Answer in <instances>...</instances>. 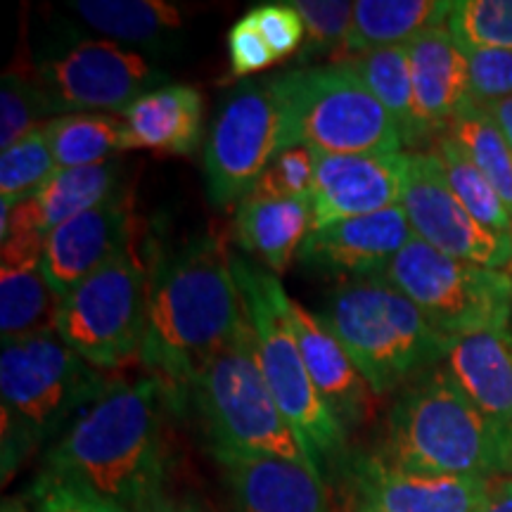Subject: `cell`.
<instances>
[{
  "label": "cell",
  "mask_w": 512,
  "mask_h": 512,
  "mask_svg": "<svg viewBox=\"0 0 512 512\" xmlns=\"http://www.w3.org/2000/svg\"><path fill=\"white\" fill-rule=\"evenodd\" d=\"M147 328L138 361L181 408L209 361L247 320L226 242L200 233L155 252Z\"/></svg>",
  "instance_id": "obj_1"
},
{
  "label": "cell",
  "mask_w": 512,
  "mask_h": 512,
  "mask_svg": "<svg viewBox=\"0 0 512 512\" xmlns=\"http://www.w3.org/2000/svg\"><path fill=\"white\" fill-rule=\"evenodd\" d=\"M174 408L176 401L157 377H117L48 446L43 470L133 512L164 491V427Z\"/></svg>",
  "instance_id": "obj_2"
},
{
  "label": "cell",
  "mask_w": 512,
  "mask_h": 512,
  "mask_svg": "<svg viewBox=\"0 0 512 512\" xmlns=\"http://www.w3.org/2000/svg\"><path fill=\"white\" fill-rule=\"evenodd\" d=\"M380 456L420 475L498 477L508 467V427L479 411L437 366L415 375L396 396Z\"/></svg>",
  "instance_id": "obj_3"
},
{
  "label": "cell",
  "mask_w": 512,
  "mask_h": 512,
  "mask_svg": "<svg viewBox=\"0 0 512 512\" xmlns=\"http://www.w3.org/2000/svg\"><path fill=\"white\" fill-rule=\"evenodd\" d=\"M112 377L69 349L55 328L3 342V479L41 444H53Z\"/></svg>",
  "instance_id": "obj_4"
},
{
  "label": "cell",
  "mask_w": 512,
  "mask_h": 512,
  "mask_svg": "<svg viewBox=\"0 0 512 512\" xmlns=\"http://www.w3.org/2000/svg\"><path fill=\"white\" fill-rule=\"evenodd\" d=\"M318 316L375 396L392 394L415 375L437 368L453 342L387 275L344 280Z\"/></svg>",
  "instance_id": "obj_5"
},
{
  "label": "cell",
  "mask_w": 512,
  "mask_h": 512,
  "mask_svg": "<svg viewBox=\"0 0 512 512\" xmlns=\"http://www.w3.org/2000/svg\"><path fill=\"white\" fill-rule=\"evenodd\" d=\"M188 399L195 401L214 456H271L316 470L302 439L268 389L249 318L211 358L192 384Z\"/></svg>",
  "instance_id": "obj_6"
},
{
  "label": "cell",
  "mask_w": 512,
  "mask_h": 512,
  "mask_svg": "<svg viewBox=\"0 0 512 512\" xmlns=\"http://www.w3.org/2000/svg\"><path fill=\"white\" fill-rule=\"evenodd\" d=\"M230 259L245 299L249 325L256 337V356L268 389L302 439L320 477L325 479L347 463V432L320 399L316 384L306 370L297 339L271 292V271H261L245 256L233 252Z\"/></svg>",
  "instance_id": "obj_7"
},
{
  "label": "cell",
  "mask_w": 512,
  "mask_h": 512,
  "mask_svg": "<svg viewBox=\"0 0 512 512\" xmlns=\"http://www.w3.org/2000/svg\"><path fill=\"white\" fill-rule=\"evenodd\" d=\"M273 79L283 98L290 147L304 145L323 155L401 152L399 124L349 64L299 67Z\"/></svg>",
  "instance_id": "obj_8"
},
{
  "label": "cell",
  "mask_w": 512,
  "mask_h": 512,
  "mask_svg": "<svg viewBox=\"0 0 512 512\" xmlns=\"http://www.w3.org/2000/svg\"><path fill=\"white\" fill-rule=\"evenodd\" d=\"M150 304V271L136 242L64 294L53 328L100 370L140 358Z\"/></svg>",
  "instance_id": "obj_9"
},
{
  "label": "cell",
  "mask_w": 512,
  "mask_h": 512,
  "mask_svg": "<svg viewBox=\"0 0 512 512\" xmlns=\"http://www.w3.org/2000/svg\"><path fill=\"white\" fill-rule=\"evenodd\" d=\"M384 275L448 337L508 330L512 320V273L453 259L420 238L396 254Z\"/></svg>",
  "instance_id": "obj_10"
},
{
  "label": "cell",
  "mask_w": 512,
  "mask_h": 512,
  "mask_svg": "<svg viewBox=\"0 0 512 512\" xmlns=\"http://www.w3.org/2000/svg\"><path fill=\"white\" fill-rule=\"evenodd\" d=\"M283 150H290V143L275 79L247 81L230 91L204 143L209 202L238 204Z\"/></svg>",
  "instance_id": "obj_11"
},
{
  "label": "cell",
  "mask_w": 512,
  "mask_h": 512,
  "mask_svg": "<svg viewBox=\"0 0 512 512\" xmlns=\"http://www.w3.org/2000/svg\"><path fill=\"white\" fill-rule=\"evenodd\" d=\"M36 72L60 114H124L138 98L169 81V74L145 53L107 38L62 43L38 62Z\"/></svg>",
  "instance_id": "obj_12"
},
{
  "label": "cell",
  "mask_w": 512,
  "mask_h": 512,
  "mask_svg": "<svg viewBox=\"0 0 512 512\" xmlns=\"http://www.w3.org/2000/svg\"><path fill=\"white\" fill-rule=\"evenodd\" d=\"M401 207L415 238L437 252L470 264L512 271V240L491 233L465 209L432 152H408Z\"/></svg>",
  "instance_id": "obj_13"
},
{
  "label": "cell",
  "mask_w": 512,
  "mask_h": 512,
  "mask_svg": "<svg viewBox=\"0 0 512 512\" xmlns=\"http://www.w3.org/2000/svg\"><path fill=\"white\" fill-rule=\"evenodd\" d=\"M131 242H136V214L133 192L124 185L105 202L50 230L43 245V273L57 297H64Z\"/></svg>",
  "instance_id": "obj_14"
},
{
  "label": "cell",
  "mask_w": 512,
  "mask_h": 512,
  "mask_svg": "<svg viewBox=\"0 0 512 512\" xmlns=\"http://www.w3.org/2000/svg\"><path fill=\"white\" fill-rule=\"evenodd\" d=\"M342 472L358 505L373 512H475L491 482V477L408 472L380 453L349 456Z\"/></svg>",
  "instance_id": "obj_15"
},
{
  "label": "cell",
  "mask_w": 512,
  "mask_h": 512,
  "mask_svg": "<svg viewBox=\"0 0 512 512\" xmlns=\"http://www.w3.org/2000/svg\"><path fill=\"white\" fill-rule=\"evenodd\" d=\"M406 169L408 155L403 152H316V183L311 190L313 230L401 204Z\"/></svg>",
  "instance_id": "obj_16"
},
{
  "label": "cell",
  "mask_w": 512,
  "mask_h": 512,
  "mask_svg": "<svg viewBox=\"0 0 512 512\" xmlns=\"http://www.w3.org/2000/svg\"><path fill=\"white\" fill-rule=\"evenodd\" d=\"M415 238L401 204L311 230L299 261L311 271L370 278L384 275L396 254Z\"/></svg>",
  "instance_id": "obj_17"
},
{
  "label": "cell",
  "mask_w": 512,
  "mask_h": 512,
  "mask_svg": "<svg viewBox=\"0 0 512 512\" xmlns=\"http://www.w3.org/2000/svg\"><path fill=\"white\" fill-rule=\"evenodd\" d=\"M271 292L280 311H283L287 325H290L294 339H297L306 370L316 384L320 399L339 420L344 432L354 430L358 422L366 418L370 394H373L368 382L358 373L335 332L320 320V316L304 309L297 299H292L275 273H271Z\"/></svg>",
  "instance_id": "obj_18"
},
{
  "label": "cell",
  "mask_w": 512,
  "mask_h": 512,
  "mask_svg": "<svg viewBox=\"0 0 512 512\" xmlns=\"http://www.w3.org/2000/svg\"><path fill=\"white\" fill-rule=\"evenodd\" d=\"M228 512H330L325 479L309 465L271 456H214Z\"/></svg>",
  "instance_id": "obj_19"
},
{
  "label": "cell",
  "mask_w": 512,
  "mask_h": 512,
  "mask_svg": "<svg viewBox=\"0 0 512 512\" xmlns=\"http://www.w3.org/2000/svg\"><path fill=\"white\" fill-rule=\"evenodd\" d=\"M406 48L411 57L418 145L434 143L470 102V60L446 27L425 31Z\"/></svg>",
  "instance_id": "obj_20"
},
{
  "label": "cell",
  "mask_w": 512,
  "mask_h": 512,
  "mask_svg": "<svg viewBox=\"0 0 512 512\" xmlns=\"http://www.w3.org/2000/svg\"><path fill=\"white\" fill-rule=\"evenodd\" d=\"M124 185V166L119 159L93 166H74V169L57 166L29 200L12 207L10 230L3 240H8L10 235L46 238L50 230L105 202Z\"/></svg>",
  "instance_id": "obj_21"
},
{
  "label": "cell",
  "mask_w": 512,
  "mask_h": 512,
  "mask_svg": "<svg viewBox=\"0 0 512 512\" xmlns=\"http://www.w3.org/2000/svg\"><path fill=\"white\" fill-rule=\"evenodd\" d=\"M202 114L204 98L195 86H159L121 114L124 152L147 150L155 155H192L200 145Z\"/></svg>",
  "instance_id": "obj_22"
},
{
  "label": "cell",
  "mask_w": 512,
  "mask_h": 512,
  "mask_svg": "<svg viewBox=\"0 0 512 512\" xmlns=\"http://www.w3.org/2000/svg\"><path fill=\"white\" fill-rule=\"evenodd\" d=\"M313 230L311 197H261L249 192L235 204L233 240L242 252L259 259L268 271L280 275L290 268L294 254Z\"/></svg>",
  "instance_id": "obj_23"
},
{
  "label": "cell",
  "mask_w": 512,
  "mask_h": 512,
  "mask_svg": "<svg viewBox=\"0 0 512 512\" xmlns=\"http://www.w3.org/2000/svg\"><path fill=\"white\" fill-rule=\"evenodd\" d=\"M446 370L479 411L512 425V332L486 330L453 337Z\"/></svg>",
  "instance_id": "obj_24"
},
{
  "label": "cell",
  "mask_w": 512,
  "mask_h": 512,
  "mask_svg": "<svg viewBox=\"0 0 512 512\" xmlns=\"http://www.w3.org/2000/svg\"><path fill=\"white\" fill-rule=\"evenodd\" d=\"M67 8L95 34L128 48H164L185 29V10L169 0H72Z\"/></svg>",
  "instance_id": "obj_25"
},
{
  "label": "cell",
  "mask_w": 512,
  "mask_h": 512,
  "mask_svg": "<svg viewBox=\"0 0 512 512\" xmlns=\"http://www.w3.org/2000/svg\"><path fill=\"white\" fill-rule=\"evenodd\" d=\"M451 10V0H358L347 60L368 50L408 46L425 31L446 27Z\"/></svg>",
  "instance_id": "obj_26"
},
{
  "label": "cell",
  "mask_w": 512,
  "mask_h": 512,
  "mask_svg": "<svg viewBox=\"0 0 512 512\" xmlns=\"http://www.w3.org/2000/svg\"><path fill=\"white\" fill-rule=\"evenodd\" d=\"M62 297L43 273V256L0 261V337L22 339L53 328Z\"/></svg>",
  "instance_id": "obj_27"
},
{
  "label": "cell",
  "mask_w": 512,
  "mask_h": 512,
  "mask_svg": "<svg viewBox=\"0 0 512 512\" xmlns=\"http://www.w3.org/2000/svg\"><path fill=\"white\" fill-rule=\"evenodd\" d=\"M43 136L60 169L112 162L124 152V119L119 114H60L43 126Z\"/></svg>",
  "instance_id": "obj_28"
},
{
  "label": "cell",
  "mask_w": 512,
  "mask_h": 512,
  "mask_svg": "<svg viewBox=\"0 0 512 512\" xmlns=\"http://www.w3.org/2000/svg\"><path fill=\"white\" fill-rule=\"evenodd\" d=\"M349 69L370 88L401 128L403 145H418L411 57L406 46H387L349 57Z\"/></svg>",
  "instance_id": "obj_29"
},
{
  "label": "cell",
  "mask_w": 512,
  "mask_h": 512,
  "mask_svg": "<svg viewBox=\"0 0 512 512\" xmlns=\"http://www.w3.org/2000/svg\"><path fill=\"white\" fill-rule=\"evenodd\" d=\"M444 133L494 185L512 214V147L496 121L486 114L484 107L467 102Z\"/></svg>",
  "instance_id": "obj_30"
},
{
  "label": "cell",
  "mask_w": 512,
  "mask_h": 512,
  "mask_svg": "<svg viewBox=\"0 0 512 512\" xmlns=\"http://www.w3.org/2000/svg\"><path fill=\"white\" fill-rule=\"evenodd\" d=\"M430 152L437 157V162L441 164V169H444L446 174L448 185L456 192L458 200L465 204V209L470 211L484 228H489L491 233L512 240L510 209L505 207V202L501 200V195H498L494 185L486 181L482 171L470 162V157H467L446 133H441V136L434 140Z\"/></svg>",
  "instance_id": "obj_31"
},
{
  "label": "cell",
  "mask_w": 512,
  "mask_h": 512,
  "mask_svg": "<svg viewBox=\"0 0 512 512\" xmlns=\"http://www.w3.org/2000/svg\"><path fill=\"white\" fill-rule=\"evenodd\" d=\"M53 114L60 117L41 81L17 72L3 74V81H0V147L3 150L46 126L48 117Z\"/></svg>",
  "instance_id": "obj_32"
},
{
  "label": "cell",
  "mask_w": 512,
  "mask_h": 512,
  "mask_svg": "<svg viewBox=\"0 0 512 512\" xmlns=\"http://www.w3.org/2000/svg\"><path fill=\"white\" fill-rule=\"evenodd\" d=\"M446 29L465 53L512 50V0H458Z\"/></svg>",
  "instance_id": "obj_33"
},
{
  "label": "cell",
  "mask_w": 512,
  "mask_h": 512,
  "mask_svg": "<svg viewBox=\"0 0 512 512\" xmlns=\"http://www.w3.org/2000/svg\"><path fill=\"white\" fill-rule=\"evenodd\" d=\"M304 19V46L299 60L332 57L347 60L351 29H354V3L349 0H290Z\"/></svg>",
  "instance_id": "obj_34"
},
{
  "label": "cell",
  "mask_w": 512,
  "mask_h": 512,
  "mask_svg": "<svg viewBox=\"0 0 512 512\" xmlns=\"http://www.w3.org/2000/svg\"><path fill=\"white\" fill-rule=\"evenodd\" d=\"M57 169L43 128L24 136L0 155V200L19 204L29 200Z\"/></svg>",
  "instance_id": "obj_35"
},
{
  "label": "cell",
  "mask_w": 512,
  "mask_h": 512,
  "mask_svg": "<svg viewBox=\"0 0 512 512\" xmlns=\"http://www.w3.org/2000/svg\"><path fill=\"white\" fill-rule=\"evenodd\" d=\"M19 498L27 512H131L91 494L88 489H81L69 479L57 477L50 470L38 472L29 489Z\"/></svg>",
  "instance_id": "obj_36"
},
{
  "label": "cell",
  "mask_w": 512,
  "mask_h": 512,
  "mask_svg": "<svg viewBox=\"0 0 512 512\" xmlns=\"http://www.w3.org/2000/svg\"><path fill=\"white\" fill-rule=\"evenodd\" d=\"M316 183V150L297 145L283 150L271 166L261 174L252 188V195L261 197H311Z\"/></svg>",
  "instance_id": "obj_37"
},
{
  "label": "cell",
  "mask_w": 512,
  "mask_h": 512,
  "mask_svg": "<svg viewBox=\"0 0 512 512\" xmlns=\"http://www.w3.org/2000/svg\"><path fill=\"white\" fill-rule=\"evenodd\" d=\"M275 60H287L304 46V19L292 3H261L247 10Z\"/></svg>",
  "instance_id": "obj_38"
},
{
  "label": "cell",
  "mask_w": 512,
  "mask_h": 512,
  "mask_svg": "<svg viewBox=\"0 0 512 512\" xmlns=\"http://www.w3.org/2000/svg\"><path fill=\"white\" fill-rule=\"evenodd\" d=\"M472 76L470 102L501 100L512 95V50H484L467 53Z\"/></svg>",
  "instance_id": "obj_39"
},
{
  "label": "cell",
  "mask_w": 512,
  "mask_h": 512,
  "mask_svg": "<svg viewBox=\"0 0 512 512\" xmlns=\"http://www.w3.org/2000/svg\"><path fill=\"white\" fill-rule=\"evenodd\" d=\"M228 60L230 76L235 79L264 72L273 62H278L247 12L228 31Z\"/></svg>",
  "instance_id": "obj_40"
},
{
  "label": "cell",
  "mask_w": 512,
  "mask_h": 512,
  "mask_svg": "<svg viewBox=\"0 0 512 512\" xmlns=\"http://www.w3.org/2000/svg\"><path fill=\"white\" fill-rule=\"evenodd\" d=\"M475 512H512V477H491L484 501Z\"/></svg>",
  "instance_id": "obj_41"
},
{
  "label": "cell",
  "mask_w": 512,
  "mask_h": 512,
  "mask_svg": "<svg viewBox=\"0 0 512 512\" xmlns=\"http://www.w3.org/2000/svg\"><path fill=\"white\" fill-rule=\"evenodd\" d=\"M133 512H204L200 505H195L192 501H181V498H171L166 496V491L162 494L152 496L150 501L140 503Z\"/></svg>",
  "instance_id": "obj_42"
},
{
  "label": "cell",
  "mask_w": 512,
  "mask_h": 512,
  "mask_svg": "<svg viewBox=\"0 0 512 512\" xmlns=\"http://www.w3.org/2000/svg\"><path fill=\"white\" fill-rule=\"evenodd\" d=\"M479 107H484L486 114L496 121V126L501 128L505 140H508V145L512 147V95H508V98H501V100L484 102V105H479Z\"/></svg>",
  "instance_id": "obj_43"
},
{
  "label": "cell",
  "mask_w": 512,
  "mask_h": 512,
  "mask_svg": "<svg viewBox=\"0 0 512 512\" xmlns=\"http://www.w3.org/2000/svg\"><path fill=\"white\" fill-rule=\"evenodd\" d=\"M3 512H27V508H24L22 498H10L3 503Z\"/></svg>",
  "instance_id": "obj_44"
},
{
  "label": "cell",
  "mask_w": 512,
  "mask_h": 512,
  "mask_svg": "<svg viewBox=\"0 0 512 512\" xmlns=\"http://www.w3.org/2000/svg\"><path fill=\"white\" fill-rule=\"evenodd\" d=\"M505 475L512 477V425L508 427V467H505Z\"/></svg>",
  "instance_id": "obj_45"
},
{
  "label": "cell",
  "mask_w": 512,
  "mask_h": 512,
  "mask_svg": "<svg viewBox=\"0 0 512 512\" xmlns=\"http://www.w3.org/2000/svg\"><path fill=\"white\" fill-rule=\"evenodd\" d=\"M356 512H373V510H368V508H363V505H358Z\"/></svg>",
  "instance_id": "obj_46"
}]
</instances>
